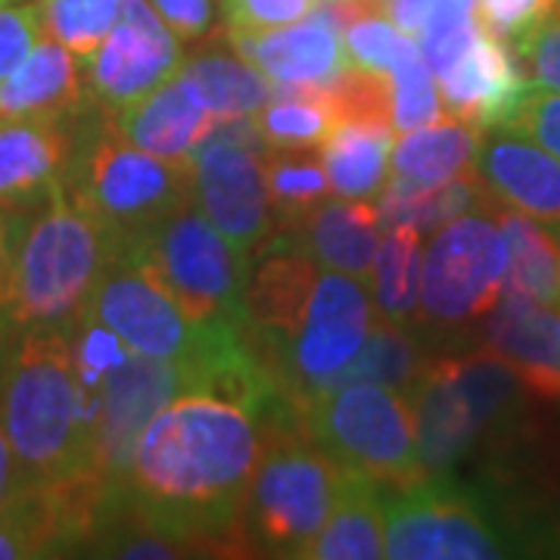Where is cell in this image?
Masks as SVG:
<instances>
[{"label":"cell","instance_id":"cell-32","mask_svg":"<svg viewBox=\"0 0 560 560\" xmlns=\"http://www.w3.org/2000/svg\"><path fill=\"white\" fill-rule=\"evenodd\" d=\"M268 147H320L334 131L337 116L320 88L283 84L275 88V97L253 116Z\"/></svg>","mask_w":560,"mask_h":560},{"label":"cell","instance_id":"cell-35","mask_svg":"<svg viewBox=\"0 0 560 560\" xmlns=\"http://www.w3.org/2000/svg\"><path fill=\"white\" fill-rule=\"evenodd\" d=\"M38 7L47 35L88 60L119 20L121 0H38Z\"/></svg>","mask_w":560,"mask_h":560},{"label":"cell","instance_id":"cell-18","mask_svg":"<svg viewBox=\"0 0 560 560\" xmlns=\"http://www.w3.org/2000/svg\"><path fill=\"white\" fill-rule=\"evenodd\" d=\"M224 38L243 60H249L280 84L324 88L352 66L342 47L340 28L330 25L320 13L308 22H290L261 32L228 28Z\"/></svg>","mask_w":560,"mask_h":560},{"label":"cell","instance_id":"cell-45","mask_svg":"<svg viewBox=\"0 0 560 560\" xmlns=\"http://www.w3.org/2000/svg\"><path fill=\"white\" fill-rule=\"evenodd\" d=\"M324 3H349V0H324ZM374 3L381 7V0H374ZM381 10H383V7H381Z\"/></svg>","mask_w":560,"mask_h":560},{"label":"cell","instance_id":"cell-13","mask_svg":"<svg viewBox=\"0 0 560 560\" xmlns=\"http://www.w3.org/2000/svg\"><path fill=\"white\" fill-rule=\"evenodd\" d=\"M84 315L109 327L128 352L184 361L194 371L206 355L212 327H200L187 318L153 268L128 246L109 259Z\"/></svg>","mask_w":560,"mask_h":560},{"label":"cell","instance_id":"cell-10","mask_svg":"<svg viewBox=\"0 0 560 560\" xmlns=\"http://www.w3.org/2000/svg\"><path fill=\"white\" fill-rule=\"evenodd\" d=\"M268 143L249 116L215 119L190 156V197L249 259L278 228L265 178Z\"/></svg>","mask_w":560,"mask_h":560},{"label":"cell","instance_id":"cell-24","mask_svg":"<svg viewBox=\"0 0 560 560\" xmlns=\"http://www.w3.org/2000/svg\"><path fill=\"white\" fill-rule=\"evenodd\" d=\"M396 128L381 119H342L320 143L330 190L346 200H374L389 180Z\"/></svg>","mask_w":560,"mask_h":560},{"label":"cell","instance_id":"cell-1","mask_svg":"<svg viewBox=\"0 0 560 560\" xmlns=\"http://www.w3.org/2000/svg\"><path fill=\"white\" fill-rule=\"evenodd\" d=\"M261 445V420L243 401L187 389L143 427L128 504L187 555H243L241 504Z\"/></svg>","mask_w":560,"mask_h":560},{"label":"cell","instance_id":"cell-15","mask_svg":"<svg viewBox=\"0 0 560 560\" xmlns=\"http://www.w3.org/2000/svg\"><path fill=\"white\" fill-rule=\"evenodd\" d=\"M178 40L150 0H121L119 20L88 57V91L103 113H119L175 79L184 62Z\"/></svg>","mask_w":560,"mask_h":560},{"label":"cell","instance_id":"cell-12","mask_svg":"<svg viewBox=\"0 0 560 560\" xmlns=\"http://www.w3.org/2000/svg\"><path fill=\"white\" fill-rule=\"evenodd\" d=\"M508 241L492 209L442 224L420 261V318L464 327L482 318L504 293Z\"/></svg>","mask_w":560,"mask_h":560},{"label":"cell","instance_id":"cell-9","mask_svg":"<svg viewBox=\"0 0 560 560\" xmlns=\"http://www.w3.org/2000/svg\"><path fill=\"white\" fill-rule=\"evenodd\" d=\"M383 545L396 560H492L521 555L517 539L470 492L427 477L383 495Z\"/></svg>","mask_w":560,"mask_h":560},{"label":"cell","instance_id":"cell-5","mask_svg":"<svg viewBox=\"0 0 560 560\" xmlns=\"http://www.w3.org/2000/svg\"><path fill=\"white\" fill-rule=\"evenodd\" d=\"M346 477L293 415L265 423L261 458L241 504L243 555L302 558L340 499Z\"/></svg>","mask_w":560,"mask_h":560},{"label":"cell","instance_id":"cell-40","mask_svg":"<svg viewBox=\"0 0 560 560\" xmlns=\"http://www.w3.org/2000/svg\"><path fill=\"white\" fill-rule=\"evenodd\" d=\"M221 10L228 28L261 32L312 16L318 10V0H221Z\"/></svg>","mask_w":560,"mask_h":560},{"label":"cell","instance_id":"cell-14","mask_svg":"<svg viewBox=\"0 0 560 560\" xmlns=\"http://www.w3.org/2000/svg\"><path fill=\"white\" fill-rule=\"evenodd\" d=\"M187 389H202L200 377L190 364L175 359H153L128 352L103 377L101 405L94 420V477L116 495L128 492L131 460L140 433L165 401Z\"/></svg>","mask_w":560,"mask_h":560},{"label":"cell","instance_id":"cell-21","mask_svg":"<svg viewBox=\"0 0 560 560\" xmlns=\"http://www.w3.org/2000/svg\"><path fill=\"white\" fill-rule=\"evenodd\" d=\"M106 121L140 150L168 162L190 165L194 150L212 128L215 116L194 101L190 91L175 75L162 81L150 94H143L140 101L121 106L119 113H109Z\"/></svg>","mask_w":560,"mask_h":560},{"label":"cell","instance_id":"cell-28","mask_svg":"<svg viewBox=\"0 0 560 560\" xmlns=\"http://www.w3.org/2000/svg\"><path fill=\"white\" fill-rule=\"evenodd\" d=\"M495 200L482 187L477 168L442 180V184H411L393 175L383 187L377 212H381V228H396V224H411L420 234L442 228L458 215L467 212H486L492 209Z\"/></svg>","mask_w":560,"mask_h":560},{"label":"cell","instance_id":"cell-16","mask_svg":"<svg viewBox=\"0 0 560 560\" xmlns=\"http://www.w3.org/2000/svg\"><path fill=\"white\" fill-rule=\"evenodd\" d=\"M482 342L514 368L533 399L560 401V305L501 296L486 312Z\"/></svg>","mask_w":560,"mask_h":560},{"label":"cell","instance_id":"cell-38","mask_svg":"<svg viewBox=\"0 0 560 560\" xmlns=\"http://www.w3.org/2000/svg\"><path fill=\"white\" fill-rule=\"evenodd\" d=\"M499 131H511V135L533 140L560 160V91L529 81V88L523 91L514 113L508 116Z\"/></svg>","mask_w":560,"mask_h":560},{"label":"cell","instance_id":"cell-27","mask_svg":"<svg viewBox=\"0 0 560 560\" xmlns=\"http://www.w3.org/2000/svg\"><path fill=\"white\" fill-rule=\"evenodd\" d=\"M383 495L381 486L364 480L359 474H349L342 482V492L334 511L318 529V536L308 541V560H368L386 558L383 545Z\"/></svg>","mask_w":560,"mask_h":560},{"label":"cell","instance_id":"cell-42","mask_svg":"<svg viewBox=\"0 0 560 560\" xmlns=\"http://www.w3.org/2000/svg\"><path fill=\"white\" fill-rule=\"evenodd\" d=\"M150 3L180 40H202L212 32L215 22L212 0H150Z\"/></svg>","mask_w":560,"mask_h":560},{"label":"cell","instance_id":"cell-29","mask_svg":"<svg viewBox=\"0 0 560 560\" xmlns=\"http://www.w3.org/2000/svg\"><path fill=\"white\" fill-rule=\"evenodd\" d=\"M508 241V278L501 296L560 305V241L541 221L501 206L495 212Z\"/></svg>","mask_w":560,"mask_h":560},{"label":"cell","instance_id":"cell-7","mask_svg":"<svg viewBox=\"0 0 560 560\" xmlns=\"http://www.w3.org/2000/svg\"><path fill=\"white\" fill-rule=\"evenodd\" d=\"M153 268L194 324H243L246 327V268L249 259L231 246L194 197L153 224L138 241L125 243Z\"/></svg>","mask_w":560,"mask_h":560},{"label":"cell","instance_id":"cell-46","mask_svg":"<svg viewBox=\"0 0 560 560\" xmlns=\"http://www.w3.org/2000/svg\"><path fill=\"white\" fill-rule=\"evenodd\" d=\"M0 3H7V0H0Z\"/></svg>","mask_w":560,"mask_h":560},{"label":"cell","instance_id":"cell-4","mask_svg":"<svg viewBox=\"0 0 560 560\" xmlns=\"http://www.w3.org/2000/svg\"><path fill=\"white\" fill-rule=\"evenodd\" d=\"M405 396L427 477H448L482 442L521 433L529 399L514 368L486 346L427 361Z\"/></svg>","mask_w":560,"mask_h":560},{"label":"cell","instance_id":"cell-11","mask_svg":"<svg viewBox=\"0 0 560 560\" xmlns=\"http://www.w3.org/2000/svg\"><path fill=\"white\" fill-rule=\"evenodd\" d=\"M374 315L377 308L371 305L364 280L324 268L296 327L265 359L283 399L293 405L302 396L330 386L342 368L355 359Z\"/></svg>","mask_w":560,"mask_h":560},{"label":"cell","instance_id":"cell-8","mask_svg":"<svg viewBox=\"0 0 560 560\" xmlns=\"http://www.w3.org/2000/svg\"><path fill=\"white\" fill-rule=\"evenodd\" d=\"M66 187L125 246L190 200V165L140 150L106 121L69 165Z\"/></svg>","mask_w":560,"mask_h":560},{"label":"cell","instance_id":"cell-39","mask_svg":"<svg viewBox=\"0 0 560 560\" xmlns=\"http://www.w3.org/2000/svg\"><path fill=\"white\" fill-rule=\"evenodd\" d=\"M47 35L35 3H0V81L13 75L35 44Z\"/></svg>","mask_w":560,"mask_h":560},{"label":"cell","instance_id":"cell-37","mask_svg":"<svg viewBox=\"0 0 560 560\" xmlns=\"http://www.w3.org/2000/svg\"><path fill=\"white\" fill-rule=\"evenodd\" d=\"M508 44L514 47L526 79L541 88L560 91V0L539 22H533L526 32Z\"/></svg>","mask_w":560,"mask_h":560},{"label":"cell","instance_id":"cell-44","mask_svg":"<svg viewBox=\"0 0 560 560\" xmlns=\"http://www.w3.org/2000/svg\"><path fill=\"white\" fill-rule=\"evenodd\" d=\"M16 212L0 206V320H3V302H7V290H10V275H13V256H16Z\"/></svg>","mask_w":560,"mask_h":560},{"label":"cell","instance_id":"cell-6","mask_svg":"<svg viewBox=\"0 0 560 560\" xmlns=\"http://www.w3.org/2000/svg\"><path fill=\"white\" fill-rule=\"evenodd\" d=\"M293 418L346 474H359L386 489L427 480L405 393L377 383H340L293 401Z\"/></svg>","mask_w":560,"mask_h":560},{"label":"cell","instance_id":"cell-31","mask_svg":"<svg viewBox=\"0 0 560 560\" xmlns=\"http://www.w3.org/2000/svg\"><path fill=\"white\" fill-rule=\"evenodd\" d=\"M420 231L411 224L386 228L371 265L374 308L383 318L405 320L420 305Z\"/></svg>","mask_w":560,"mask_h":560},{"label":"cell","instance_id":"cell-23","mask_svg":"<svg viewBox=\"0 0 560 560\" xmlns=\"http://www.w3.org/2000/svg\"><path fill=\"white\" fill-rule=\"evenodd\" d=\"M84 101V81L69 47L44 35L13 75L0 81V116L69 119Z\"/></svg>","mask_w":560,"mask_h":560},{"label":"cell","instance_id":"cell-22","mask_svg":"<svg viewBox=\"0 0 560 560\" xmlns=\"http://www.w3.org/2000/svg\"><path fill=\"white\" fill-rule=\"evenodd\" d=\"M293 246L308 253L327 271L371 278L381 246V212L371 200H324L293 228Z\"/></svg>","mask_w":560,"mask_h":560},{"label":"cell","instance_id":"cell-26","mask_svg":"<svg viewBox=\"0 0 560 560\" xmlns=\"http://www.w3.org/2000/svg\"><path fill=\"white\" fill-rule=\"evenodd\" d=\"M482 143V128L458 116L430 121L423 128L405 131L393 143V175L411 184H442L477 168V153Z\"/></svg>","mask_w":560,"mask_h":560},{"label":"cell","instance_id":"cell-17","mask_svg":"<svg viewBox=\"0 0 560 560\" xmlns=\"http://www.w3.org/2000/svg\"><path fill=\"white\" fill-rule=\"evenodd\" d=\"M72 135L66 119L0 116V206L22 212L66 187Z\"/></svg>","mask_w":560,"mask_h":560},{"label":"cell","instance_id":"cell-25","mask_svg":"<svg viewBox=\"0 0 560 560\" xmlns=\"http://www.w3.org/2000/svg\"><path fill=\"white\" fill-rule=\"evenodd\" d=\"M178 81L215 119L256 116L275 97V81L249 60H243L231 44L228 50L202 47L197 57L180 62Z\"/></svg>","mask_w":560,"mask_h":560},{"label":"cell","instance_id":"cell-2","mask_svg":"<svg viewBox=\"0 0 560 560\" xmlns=\"http://www.w3.org/2000/svg\"><path fill=\"white\" fill-rule=\"evenodd\" d=\"M97 405L101 399L79 377L69 330H22L0 374V418L25 480L32 486L97 480L91 470Z\"/></svg>","mask_w":560,"mask_h":560},{"label":"cell","instance_id":"cell-33","mask_svg":"<svg viewBox=\"0 0 560 560\" xmlns=\"http://www.w3.org/2000/svg\"><path fill=\"white\" fill-rule=\"evenodd\" d=\"M265 178L278 228H293L330 194L324 162L308 147H268Z\"/></svg>","mask_w":560,"mask_h":560},{"label":"cell","instance_id":"cell-19","mask_svg":"<svg viewBox=\"0 0 560 560\" xmlns=\"http://www.w3.org/2000/svg\"><path fill=\"white\" fill-rule=\"evenodd\" d=\"M529 88L514 47L482 25L480 38L464 54V60L440 79V97L448 116L495 128L508 121L514 106Z\"/></svg>","mask_w":560,"mask_h":560},{"label":"cell","instance_id":"cell-43","mask_svg":"<svg viewBox=\"0 0 560 560\" xmlns=\"http://www.w3.org/2000/svg\"><path fill=\"white\" fill-rule=\"evenodd\" d=\"M28 486H32V482L25 480V474H22L16 452H13V445H10L7 430H3V418H0V511L20 499Z\"/></svg>","mask_w":560,"mask_h":560},{"label":"cell","instance_id":"cell-20","mask_svg":"<svg viewBox=\"0 0 560 560\" xmlns=\"http://www.w3.org/2000/svg\"><path fill=\"white\" fill-rule=\"evenodd\" d=\"M477 175L495 206L560 231V160L555 153L521 135L499 131L480 143Z\"/></svg>","mask_w":560,"mask_h":560},{"label":"cell","instance_id":"cell-3","mask_svg":"<svg viewBox=\"0 0 560 560\" xmlns=\"http://www.w3.org/2000/svg\"><path fill=\"white\" fill-rule=\"evenodd\" d=\"M119 249V237L69 187H60L20 228L3 324L72 330Z\"/></svg>","mask_w":560,"mask_h":560},{"label":"cell","instance_id":"cell-41","mask_svg":"<svg viewBox=\"0 0 560 560\" xmlns=\"http://www.w3.org/2000/svg\"><path fill=\"white\" fill-rule=\"evenodd\" d=\"M558 0H480L482 25L504 40H514L539 22Z\"/></svg>","mask_w":560,"mask_h":560},{"label":"cell","instance_id":"cell-30","mask_svg":"<svg viewBox=\"0 0 560 560\" xmlns=\"http://www.w3.org/2000/svg\"><path fill=\"white\" fill-rule=\"evenodd\" d=\"M423 352L418 340L401 327L399 320L383 318L381 312L374 315V324L368 337L355 352V359L342 368L330 386L340 383H377L396 393H408L423 371ZM327 389V386H324Z\"/></svg>","mask_w":560,"mask_h":560},{"label":"cell","instance_id":"cell-36","mask_svg":"<svg viewBox=\"0 0 560 560\" xmlns=\"http://www.w3.org/2000/svg\"><path fill=\"white\" fill-rule=\"evenodd\" d=\"M342 47L355 69L389 75L401 54L415 47V38L401 32L383 10L364 7L342 25Z\"/></svg>","mask_w":560,"mask_h":560},{"label":"cell","instance_id":"cell-34","mask_svg":"<svg viewBox=\"0 0 560 560\" xmlns=\"http://www.w3.org/2000/svg\"><path fill=\"white\" fill-rule=\"evenodd\" d=\"M386 79H389V121L396 135L440 119L442 97L436 91V75L423 60L418 44L401 54Z\"/></svg>","mask_w":560,"mask_h":560}]
</instances>
